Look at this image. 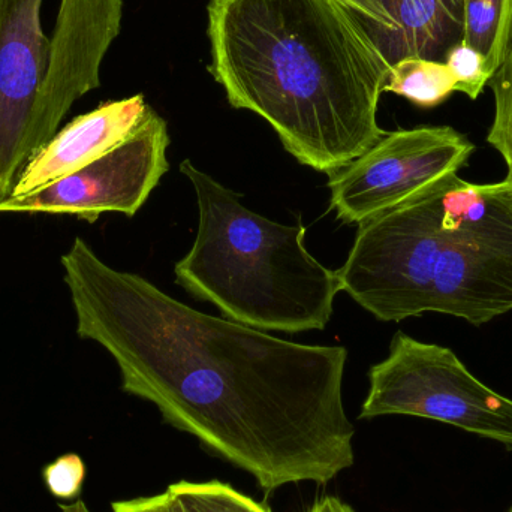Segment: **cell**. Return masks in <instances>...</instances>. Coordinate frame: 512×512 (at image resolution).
<instances>
[{
    "label": "cell",
    "instance_id": "8",
    "mask_svg": "<svg viewBox=\"0 0 512 512\" xmlns=\"http://www.w3.org/2000/svg\"><path fill=\"white\" fill-rule=\"evenodd\" d=\"M122 20L123 0H60L30 134V158L57 134L72 105L101 86L102 62Z\"/></svg>",
    "mask_w": 512,
    "mask_h": 512
},
{
    "label": "cell",
    "instance_id": "10",
    "mask_svg": "<svg viewBox=\"0 0 512 512\" xmlns=\"http://www.w3.org/2000/svg\"><path fill=\"white\" fill-rule=\"evenodd\" d=\"M146 99L141 95L108 101L81 114L35 153L15 183L11 197L30 194L86 167L122 143L146 116Z\"/></svg>",
    "mask_w": 512,
    "mask_h": 512
},
{
    "label": "cell",
    "instance_id": "2",
    "mask_svg": "<svg viewBox=\"0 0 512 512\" xmlns=\"http://www.w3.org/2000/svg\"><path fill=\"white\" fill-rule=\"evenodd\" d=\"M207 15L210 74L301 165L334 173L387 134L391 66L337 0H210Z\"/></svg>",
    "mask_w": 512,
    "mask_h": 512
},
{
    "label": "cell",
    "instance_id": "16",
    "mask_svg": "<svg viewBox=\"0 0 512 512\" xmlns=\"http://www.w3.org/2000/svg\"><path fill=\"white\" fill-rule=\"evenodd\" d=\"M445 63L456 81V92L477 101L492 78L483 54L463 41L448 51Z\"/></svg>",
    "mask_w": 512,
    "mask_h": 512
},
{
    "label": "cell",
    "instance_id": "19",
    "mask_svg": "<svg viewBox=\"0 0 512 512\" xmlns=\"http://www.w3.org/2000/svg\"><path fill=\"white\" fill-rule=\"evenodd\" d=\"M113 512H183L177 499L170 492L150 498L117 501L111 505Z\"/></svg>",
    "mask_w": 512,
    "mask_h": 512
},
{
    "label": "cell",
    "instance_id": "14",
    "mask_svg": "<svg viewBox=\"0 0 512 512\" xmlns=\"http://www.w3.org/2000/svg\"><path fill=\"white\" fill-rule=\"evenodd\" d=\"M183 512H271L245 493L221 481L188 483L180 481L168 487Z\"/></svg>",
    "mask_w": 512,
    "mask_h": 512
},
{
    "label": "cell",
    "instance_id": "22",
    "mask_svg": "<svg viewBox=\"0 0 512 512\" xmlns=\"http://www.w3.org/2000/svg\"><path fill=\"white\" fill-rule=\"evenodd\" d=\"M508 512H512V507L510 508V511H508Z\"/></svg>",
    "mask_w": 512,
    "mask_h": 512
},
{
    "label": "cell",
    "instance_id": "18",
    "mask_svg": "<svg viewBox=\"0 0 512 512\" xmlns=\"http://www.w3.org/2000/svg\"><path fill=\"white\" fill-rule=\"evenodd\" d=\"M354 15L373 45L387 32L388 18L379 0H337Z\"/></svg>",
    "mask_w": 512,
    "mask_h": 512
},
{
    "label": "cell",
    "instance_id": "17",
    "mask_svg": "<svg viewBox=\"0 0 512 512\" xmlns=\"http://www.w3.org/2000/svg\"><path fill=\"white\" fill-rule=\"evenodd\" d=\"M86 463L78 454L57 457L42 469V480L54 498L72 501L80 496L86 481Z\"/></svg>",
    "mask_w": 512,
    "mask_h": 512
},
{
    "label": "cell",
    "instance_id": "1",
    "mask_svg": "<svg viewBox=\"0 0 512 512\" xmlns=\"http://www.w3.org/2000/svg\"><path fill=\"white\" fill-rule=\"evenodd\" d=\"M62 267L78 336L110 352L122 390L251 474L265 495L327 484L354 466L346 348L289 342L198 312L105 264L80 237Z\"/></svg>",
    "mask_w": 512,
    "mask_h": 512
},
{
    "label": "cell",
    "instance_id": "6",
    "mask_svg": "<svg viewBox=\"0 0 512 512\" xmlns=\"http://www.w3.org/2000/svg\"><path fill=\"white\" fill-rule=\"evenodd\" d=\"M474 150V143L451 126L387 132L360 158L328 174L331 210L343 224H363L459 173Z\"/></svg>",
    "mask_w": 512,
    "mask_h": 512
},
{
    "label": "cell",
    "instance_id": "5",
    "mask_svg": "<svg viewBox=\"0 0 512 512\" xmlns=\"http://www.w3.org/2000/svg\"><path fill=\"white\" fill-rule=\"evenodd\" d=\"M360 418L409 415L441 421L512 451V400L469 372L453 349L397 331L369 372Z\"/></svg>",
    "mask_w": 512,
    "mask_h": 512
},
{
    "label": "cell",
    "instance_id": "7",
    "mask_svg": "<svg viewBox=\"0 0 512 512\" xmlns=\"http://www.w3.org/2000/svg\"><path fill=\"white\" fill-rule=\"evenodd\" d=\"M167 122L147 108L140 125L113 149L75 173L0 203V213L75 215L95 224L102 213L137 215L170 170Z\"/></svg>",
    "mask_w": 512,
    "mask_h": 512
},
{
    "label": "cell",
    "instance_id": "4",
    "mask_svg": "<svg viewBox=\"0 0 512 512\" xmlns=\"http://www.w3.org/2000/svg\"><path fill=\"white\" fill-rule=\"evenodd\" d=\"M197 195V239L174 265L177 285L215 304L231 321L261 331L297 334L324 330L340 289L337 271L304 245L301 222L283 225L252 212L242 195L180 164Z\"/></svg>",
    "mask_w": 512,
    "mask_h": 512
},
{
    "label": "cell",
    "instance_id": "15",
    "mask_svg": "<svg viewBox=\"0 0 512 512\" xmlns=\"http://www.w3.org/2000/svg\"><path fill=\"white\" fill-rule=\"evenodd\" d=\"M495 96V117L487 141L492 144L507 164V180L512 183V33L507 53L489 81Z\"/></svg>",
    "mask_w": 512,
    "mask_h": 512
},
{
    "label": "cell",
    "instance_id": "9",
    "mask_svg": "<svg viewBox=\"0 0 512 512\" xmlns=\"http://www.w3.org/2000/svg\"><path fill=\"white\" fill-rule=\"evenodd\" d=\"M44 0H0V203L30 159V134L50 63Z\"/></svg>",
    "mask_w": 512,
    "mask_h": 512
},
{
    "label": "cell",
    "instance_id": "21",
    "mask_svg": "<svg viewBox=\"0 0 512 512\" xmlns=\"http://www.w3.org/2000/svg\"><path fill=\"white\" fill-rule=\"evenodd\" d=\"M59 508L62 512H90L83 501H75L72 504H60Z\"/></svg>",
    "mask_w": 512,
    "mask_h": 512
},
{
    "label": "cell",
    "instance_id": "13",
    "mask_svg": "<svg viewBox=\"0 0 512 512\" xmlns=\"http://www.w3.org/2000/svg\"><path fill=\"white\" fill-rule=\"evenodd\" d=\"M512 33V0H465V42L483 54L490 74L504 60Z\"/></svg>",
    "mask_w": 512,
    "mask_h": 512
},
{
    "label": "cell",
    "instance_id": "12",
    "mask_svg": "<svg viewBox=\"0 0 512 512\" xmlns=\"http://www.w3.org/2000/svg\"><path fill=\"white\" fill-rule=\"evenodd\" d=\"M384 92L402 96L415 107L435 108L456 92V81L447 63L408 57L391 66Z\"/></svg>",
    "mask_w": 512,
    "mask_h": 512
},
{
    "label": "cell",
    "instance_id": "3",
    "mask_svg": "<svg viewBox=\"0 0 512 512\" xmlns=\"http://www.w3.org/2000/svg\"><path fill=\"white\" fill-rule=\"evenodd\" d=\"M340 289L376 319L444 313L475 327L512 310V183L448 174L358 225Z\"/></svg>",
    "mask_w": 512,
    "mask_h": 512
},
{
    "label": "cell",
    "instance_id": "11",
    "mask_svg": "<svg viewBox=\"0 0 512 512\" xmlns=\"http://www.w3.org/2000/svg\"><path fill=\"white\" fill-rule=\"evenodd\" d=\"M388 18L376 50L388 65L408 57L445 62L465 41V0H379Z\"/></svg>",
    "mask_w": 512,
    "mask_h": 512
},
{
    "label": "cell",
    "instance_id": "20",
    "mask_svg": "<svg viewBox=\"0 0 512 512\" xmlns=\"http://www.w3.org/2000/svg\"><path fill=\"white\" fill-rule=\"evenodd\" d=\"M307 512H354V510L345 502L334 498V496H325V498L315 502L313 507Z\"/></svg>",
    "mask_w": 512,
    "mask_h": 512
}]
</instances>
